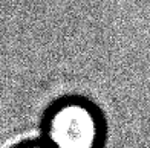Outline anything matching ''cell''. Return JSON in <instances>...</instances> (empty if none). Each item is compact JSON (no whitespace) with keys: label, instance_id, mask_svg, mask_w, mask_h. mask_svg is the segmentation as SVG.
Returning <instances> with one entry per match:
<instances>
[{"label":"cell","instance_id":"cell-1","mask_svg":"<svg viewBox=\"0 0 150 148\" xmlns=\"http://www.w3.org/2000/svg\"><path fill=\"white\" fill-rule=\"evenodd\" d=\"M40 139L49 148H103L104 116L98 105L78 95L63 96L47 107Z\"/></svg>","mask_w":150,"mask_h":148},{"label":"cell","instance_id":"cell-2","mask_svg":"<svg viewBox=\"0 0 150 148\" xmlns=\"http://www.w3.org/2000/svg\"><path fill=\"white\" fill-rule=\"evenodd\" d=\"M11 148H49L42 139H31V140H23Z\"/></svg>","mask_w":150,"mask_h":148}]
</instances>
